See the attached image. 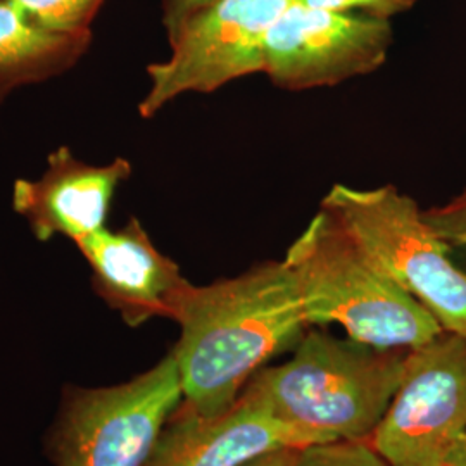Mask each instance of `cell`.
Returning <instances> with one entry per match:
<instances>
[{"label":"cell","mask_w":466,"mask_h":466,"mask_svg":"<svg viewBox=\"0 0 466 466\" xmlns=\"http://www.w3.org/2000/svg\"><path fill=\"white\" fill-rule=\"evenodd\" d=\"M169 319L180 327L175 356L184 402L215 415L238 398L268 360L296 348L309 327L285 261H267L209 285L185 283Z\"/></svg>","instance_id":"1"},{"label":"cell","mask_w":466,"mask_h":466,"mask_svg":"<svg viewBox=\"0 0 466 466\" xmlns=\"http://www.w3.org/2000/svg\"><path fill=\"white\" fill-rule=\"evenodd\" d=\"M392 42L389 19L290 0L268 32L263 73L289 92L333 86L383 66Z\"/></svg>","instance_id":"8"},{"label":"cell","mask_w":466,"mask_h":466,"mask_svg":"<svg viewBox=\"0 0 466 466\" xmlns=\"http://www.w3.org/2000/svg\"><path fill=\"white\" fill-rule=\"evenodd\" d=\"M215 0H161V21L167 35L173 34L187 17Z\"/></svg>","instance_id":"17"},{"label":"cell","mask_w":466,"mask_h":466,"mask_svg":"<svg viewBox=\"0 0 466 466\" xmlns=\"http://www.w3.org/2000/svg\"><path fill=\"white\" fill-rule=\"evenodd\" d=\"M290 0H215L167 35V61L147 66L149 88L138 115L156 116L185 94H213L238 78L263 73L273 21Z\"/></svg>","instance_id":"5"},{"label":"cell","mask_w":466,"mask_h":466,"mask_svg":"<svg viewBox=\"0 0 466 466\" xmlns=\"http://www.w3.org/2000/svg\"><path fill=\"white\" fill-rule=\"evenodd\" d=\"M332 211L385 273L421 302L446 332L466 337V271L423 219L417 200L394 185L335 184L319 202Z\"/></svg>","instance_id":"4"},{"label":"cell","mask_w":466,"mask_h":466,"mask_svg":"<svg viewBox=\"0 0 466 466\" xmlns=\"http://www.w3.org/2000/svg\"><path fill=\"white\" fill-rule=\"evenodd\" d=\"M433 233L448 246L466 248V192L444 206L421 213Z\"/></svg>","instance_id":"15"},{"label":"cell","mask_w":466,"mask_h":466,"mask_svg":"<svg viewBox=\"0 0 466 466\" xmlns=\"http://www.w3.org/2000/svg\"><path fill=\"white\" fill-rule=\"evenodd\" d=\"M306 5L339 13H360L368 16L392 19L413 9L418 0H298Z\"/></svg>","instance_id":"16"},{"label":"cell","mask_w":466,"mask_h":466,"mask_svg":"<svg viewBox=\"0 0 466 466\" xmlns=\"http://www.w3.org/2000/svg\"><path fill=\"white\" fill-rule=\"evenodd\" d=\"M184 400L175 356L134 380L76 390L59 421V466H147L167 420Z\"/></svg>","instance_id":"6"},{"label":"cell","mask_w":466,"mask_h":466,"mask_svg":"<svg viewBox=\"0 0 466 466\" xmlns=\"http://www.w3.org/2000/svg\"><path fill=\"white\" fill-rule=\"evenodd\" d=\"M92 32L59 34L34 23L11 0H0V106L25 85L66 73L90 49Z\"/></svg>","instance_id":"12"},{"label":"cell","mask_w":466,"mask_h":466,"mask_svg":"<svg viewBox=\"0 0 466 466\" xmlns=\"http://www.w3.org/2000/svg\"><path fill=\"white\" fill-rule=\"evenodd\" d=\"M406 352L309 330L292 360L261 368L242 390L327 442L370 441L400 389Z\"/></svg>","instance_id":"3"},{"label":"cell","mask_w":466,"mask_h":466,"mask_svg":"<svg viewBox=\"0 0 466 466\" xmlns=\"http://www.w3.org/2000/svg\"><path fill=\"white\" fill-rule=\"evenodd\" d=\"M466 433V337L406 352L404 375L370 442L389 466H444Z\"/></svg>","instance_id":"7"},{"label":"cell","mask_w":466,"mask_h":466,"mask_svg":"<svg viewBox=\"0 0 466 466\" xmlns=\"http://www.w3.org/2000/svg\"><path fill=\"white\" fill-rule=\"evenodd\" d=\"M294 456H296V450L273 451L242 466H290L294 461Z\"/></svg>","instance_id":"18"},{"label":"cell","mask_w":466,"mask_h":466,"mask_svg":"<svg viewBox=\"0 0 466 466\" xmlns=\"http://www.w3.org/2000/svg\"><path fill=\"white\" fill-rule=\"evenodd\" d=\"M327 442L275 417L263 400L242 390L228 408L204 415L187 404L167 420L147 466H242L280 450Z\"/></svg>","instance_id":"9"},{"label":"cell","mask_w":466,"mask_h":466,"mask_svg":"<svg viewBox=\"0 0 466 466\" xmlns=\"http://www.w3.org/2000/svg\"><path fill=\"white\" fill-rule=\"evenodd\" d=\"M130 175L132 165L123 157L94 167L61 146L50 152L47 169L38 180L15 182L13 209L26 219L40 242L63 235L76 244L106 228L116 188Z\"/></svg>","instance_id":"10"},{"label":"cell","mask_w":466,"mask_h":466,"mask_svg":"<svg viewBox=\"0 0 466 466\" xmlns=\"http://www.w3.org/2000/svg\"><path fill=\"white\" fill-rule=\"evenodd\" d=\"M290 466H389L370 441H332L296 450Z\"/></svg>","instance_id":"14"},{"label":"cell","mask_w":466,"mask_h":466,"mask_svg":"<svg viewBox=\"0 0 466 466\" xmlns=\"http://www.w3.org/2000/svg\"><path fill=\"white\" fill-rule=\"evenodd\" d=\"M34 23L59 34H86L106 0H11Z\"/></svg>","instance_id":"13"},{"label":"cell","mask_w":466,"mask_h":466,"mask_svg":"<svg viewBox=\"0 0 466 466\" xmlns=\"http://www.w3.org/2000/svg\"><path fill=\"white\" fill-rule=\"evenodd\" d=\"M444 466H466V433L452 446Z\"/></svg>","instance_id":"19"},{"label":"cell","mask_w":466,"mask_h":466,"mask_svg":"<svg viewBox=\"0 0 466 466\" xmlns=\"http://www.w3.org/2000/svg\"><path fill=\"white\" fill-rule=\"evenodd\" d=\"M283 261L296 279L309 327L339 323L350 339L382 350H413L444 332L321 206Z\"/></svg>","instance_id":"2"},{"label":"cell","mask_w":466,"mask_h":466,"mask_svg":"<svg viewBox=\"0 0 466 466\" xmlns=\"http://www.w3.org/2000/svg\"><path fill=\"white\" fill-rule=\"evenodd\" d=\"M92 268L94 289L130 325L171 317L185 287L180 267L154 246L137 218L116 232L102 228L76 242Z\"/></svg>","instance_id":"11"}]
</instances>
